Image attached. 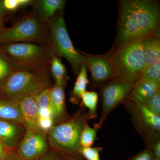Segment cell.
<instances>
[{
	"label": "cell",
	"instance_id": "4dcf8cb0",
	"mask_svg": "<svg viewBox=\"0 0 160 160\" xmlns=\"http://www.w3.org/2000/svg\"><path fill=\"white\" fill-rule=\"evenodd\" d=\"M6 12L3 8L2 0H0V29L5 26Z\"/></svg>",
	"mask_w": 160,
	"mask_h": 160
},
{
	"label": "cell",
	"instance_id": "4316f807",
	"mask_svg": "<svg viewBox=\"0 0 160 160\" xmlns=\"http://www.w3.org/2000/svg\"><path fill=\"white\" fill-rule=\"evenodd\" d=\"M102 150V148L99 146L82 147L80 149V154L85 160H101L100 153Z\"/></svg>",
	"mask_w": 160,
	"mask_h": 160
},
{
	"label": "cell",
	"instance_id": "484cf974",
	"mask_svg": "<svg viewBox=\"0 0 160 160\" xmlns=\"http://www.w3.org/2000/svg\"><path fill=\"white\" fill-rule=\"evenodd\" d=\"M32 0H2L3 8L6 12H13L24 7L31 5Z\"/></svg>",
	"mask_w": 160,
	"mask_h": 160
},
{
	"label": "cell",
	"instance_id": "836d02e7",
	"mask_svg": "<svg viewBox=\"0 0 160 160\" xmlns=\"http://www.w3.org/2000/svg\"><path fill=\"white\" fill-rule=\"evenodd\" d=\"M62 153L66 160H85L83 158H81L65 154V153H62Z\"/></svg>",
	"mask_w": 160,
	"mask_h": 160
},
{
	"label": "cell",
	"instance_id": "44dd1931",
	"mask_svg": "<svg viewBox=\"0 0 160 160\" xmlns=\"http://www.w3.org/2000/svg\"><path fill=\"white\" fill-rule=\"evenodd\" d=\"M50 69L55 84L65 88L67 81L69 78L67 76V69L60 58L55 54L50 63Z\"/></svg>",
	"mask_w": 160,
	"mask_h": 160
},
{
	"label": "cell",
	"instance_id": "e0dca14e",
	"mask_svg": "<svg viewBox=\"0 0 160 160\" xmlns=\"http://www.w3.org/2000/svg\"><path fill=\"white\" fill-rule=\"evenodd\" d=\"M159 90H160V84L140 79L133 85L127 100L143 104Z\"/></svg>",
	"mask_w": 160,
	"mask_h": 160
},
{
	"label": "cell",
	"instance_id": "3957f363",
	"mask_svg": "<svg viewBox=\"0 0 160 160\" xmlns=\"http://www.w3.org/2000/svg\"><path fill=\"white\" fill-rule=\"evenodd\" d=\"M143 38L129 40L110 50V62L116 77L132 86L145 68Z\"/></svg>",
	"mask_w": 160,
	"mask_h": 160
},
{
	"label": "cell",
	"instance_id": "8992f818",
	"mask_svg": "<svg viewBox=\"0 0 160 160\" xmlns=\"http://www.w3.org/2000/svg\"><path fill=\"white\" fill-rule=\"evenodd\" d=\"M50 34V45L58 58H65L77 76L81 68L86 65L85 57L75 48L66 28L62 11H59L46 22Z\"/></svg>",
	"mask_w": 160,
	"mask_h": 160
},
{
	"label": "cell",
	"instance_id": "ffe728a7",
	"mask_svg": "<svg viewBox=\"0 0 160 160\" xmlns=\"http://www.w3.org/2000/svg\"><path fill=\"white\" fill-rule=\"evenodd\" d=\"M86 65L81 68L77 75L73 89L70 92V101L72 104L78 105L81 101L82 94L86 91L89 83Z\"/></svg>",
	"mask_w": 160,
	"mask_h": 160
},
{
	"label": "cell",
	"instance_id": "7a4b0ae2",
	"mask_svg": "<svg viewBox=\"0 0 160 160\" xmlns=\"http://www.w3.org/2000/svg\"><path fill=\"white\" fill-rule=\"evenodd\" d=\"M0 51L17 70L29 71L49 68L54 55L50 45L35 43H0Z\"/></svg>",
	"mask_w": 160,
	"mask_h": 160
},
{
	"label": "cell",
	"instance_id": "2e32d148",
	"mask_svg": "<svg viewBox=\"0 0 160 160\" xmlns=\"http://www.w3.org/2000/svg\"><path fill=\"white\" fill-rule=\"evenodd\" d=\"M66 3V1L64 0L34 1V11L32 12L39 21L46 23L47 21L54 17L58 12L62 10Z\"/></svg>",
	"mask_w": 160,
	"mask_h": 160
},
{
	"label": "cell",
	"instance_id": "8fae6325",
	"mask_svg": "<svg viewBox=\"0 0 160 160\" xmlns=\"http://www.w3.org/2000/svg\"><path fill=\"white\" fill-rule=\"evenodd\" d=\"M82 54L85 57L86 68L91 73V86L93 89L116 78L110 62L111 51L103 55Z\"/></svg>",
	"mask_w": 160,
	"mask_h": 160
},
{
	"label": "cell",
	"instance_id": "d6986e66",
	"mask_svg": "<svg viewBox=\"0 0 160 160\" xmlns=\"http://www.w3.org/2000/svg\"><path fill=\"white\" fill-rule=\"evenodd\" d=\"M0 119L26 125L18 102L9 99L0 98Z\"/></svg>",
	"mask_w": 160,
	"mask_h": 160
},
{
	"label": "cell",
	"instance_id": "4fadbf2b",
	"mask_svg": "<svg viewBox=\"0 0 160 160\" xmlns=\"http://www.w3.org/2000/svg\"><path fill=\"white\" fill-rule=\"evenodd\" d=\"M38 108L39 128L48 133L54 126L50 96V88L45 89L35 96Z\"/></svg>",
	"mask_w": 160,
	"mask_h": 160
},
{
	"label": "cell",
	"instance_id": "1f68e13d",
	"mask_svg": "<svg viewBox=\"0 0 160 160\" xmlns=\"http://www.w3.org/2000/svg\"><path fill=\"white\" fill-rule=\"evenodd\" d=\"M3 160H22L15 150H11L7 153Z\"/></svg>",
	"mask_w": 160,
	"mask_h": 160
},
{
	"label": "cell",
	"instance_id": "83f0119b",
	"mask_svg": "<svg viewBox=\"0 0 160 160\" xmlns=\"http://www.w3.org/2000/svg\"><path fill=\"white\" fill-rule=\"evenodd\" d=\"M143 104L152 113L160 116V90Z\"/></svg>",
	"mask_w": 160,
	"mask_h": 160
},
{
	"label": "cell",
	"instance_id": "9a60e30c",
	"mask_svg": "<svg viewBox=\"0 0 160 160\" xmlns=\"http://www.w3.org/2000/svg\"><path fill=\"white\" fill-rule=\"evenodd\" d=\"M22 112L26 130L40 129L38 124V108L35 96H26L17 101Z\"/></svg>",
	"mask_w": 160,
	"mask_h": 160
},
{
	"label": "cell",
	"instance_id": "ac0fdd59",
	"mask_svg": "<svg viewBox=\"0 0 160 160\" xmlns=\"http://www.w3.org/2000/svg\"><path fill=\"white\" fill-rule=\"evenodd\" d=\"M145 68L160 61V32L143 38Z\"/></svg>",
	"mask_w": 160,
	"mask_h": 160
},
{
	"label": "cell",
	"instance_id": "cb8c5ba5",
	"mask_svg": "<svg viewBox=\"0 0 160 160\" xmlns=\"http://www.w3.org/2000/svg\"><path fill=\"white\" fill-rule=\"evenodd\" d=\"M140 79L160 84V61L144 68Z\"/></svg>",
	"mask_w": 160,
	"mask_h": 160
},
{
	"label": "cell",
	"instance_id": "5bb4252c",
	"mask_svg": "<svg viewBox=\"0 0 160 160\" xmlns=\"http://www.w3.org/2000/svg\"><path fill=\"white\" fill-rule=\"evenodd\" d=\"M50 96L54 123L57 125L68 119L64 87L55 84L50 88Z\"/></svg>",
	"mask_w": 160,
	"mask_h": 160
},
{
	"label": "cell",
	"instance_id": "6da1fadb",
	"mask_svg": "<svg viewBox=\"0 0 160 160\" xmlns=\"http://www.w3.org/2000/svg\"><path fill=\"white\" fill-rule=\"evenodd\" d=\"M160 22L159 6L155 1H120L117 32L113 48L129 40L159 32Z\"/></svg>",
	"mask_w": 160,
	"mask_h": 160
},
{
	"label": "cell",
	"instance_id": "d6a6232c",
	"mask_svg": "<svg viewBox=\"0 0 160 160\" xmlns=\"http://www.w3.org/2000/svg\"><path fill=\"white\" fill-rule=\"evenodd\" d=\"M11 150H8L0 141V160H3L7 153Z\"/></svg>",
	"mask_w": 160,
	"mask_h": 160
},
{
	"label": "cell",
	"instance_id": "f546056e",
	"mask_svg": "<svg viewBox=\"0 0 160 160\" xmlns=\"http://www.w3.org/2000/svg\"><path fill=\"white\" fill-rule=\"evenodd\" d=\"M39 160H66L62 153L59 154L57 152H46L40 158Z\"/></svg>",
	"mask_w": 160,
	"mask_h": 160
},
{
	"label": "cell",
	"instance_id": "d4e9b609",
	"mask_svg": "<svg viewBox=\"0 0 160 160\" xmlns=\"http://www.w3.org/2000/svg\"><path fill=\"white\" fill-rule=\"evenodd\" d=\"M16 70L7 58L0 51V83Z\"/></svg>",
	"mask_w": 160,
	"mask_h": 160
},
{
	"label": "cell",
	"instance_id": "f1b7e54d",
	"mask_svg": "<svg viewBox=\"0 0 160 160\" xmlns=\"http://www.w3.org/2000/svg\"><path fill=\"white\" fill-rule=\"evenodd\" d=\"M126 160H155L151 151L146 148Z\"/></svg>",
	"mask_w": 160,
	"mask_h": 160
},
{
	"label": "cell",
	"instance_id": "603a6c76",
	"mask_svg": "<svg viewBox=\"0 0 160 160\" xmlns=\"http://www.w3.org/2000/svg\"><path fill=\"white\" fill-rule=\"evenodd\" d=\"M98 130L95 126L91 127L88 123L86 124L80 137V144L81 147H92L93 146L96 140L97 139V135Z\"/></svg>",
	"mask_w": 160,
	"mask_h": 160
},
{
	"label": "cell",
	"instance_id": "277c9868",
	"mask_svg": "<svg viewBox=\"0 0 160 160\" xmlns=\"http://www.w3.org/2000/svg\"><path fill=\"white\" fill-rule=\"evenodd\" d=\"M49 69L36 71L15 70L0 83V98L17 101L25 97L36 96L51 88Z\"/></svg>",
	"mask_w": 160,
	"mask_h": 160
},
{
	"label": "cell",
	"instance_id": "52a82bcc",
	"mask_svg": "<svg viewBox=\"0 0 160 160\" xmlns=\"http://www.w3.org/2000/svg\"><path fill=\"white\" fill-rule=\"evenodd\" d=\"M29 42L50 45V34L46 23L31 12L9 27L0 29V43Z\"/></svg>",
	"mask_w": 160,
	"mask_h": 160
},
{
	"label": "cell",
	"instance_id": "30bf717a",
	"mask_svg": "<svg viewBox=\"0 0 160 160\" xmlns=\"http://www.w3.org/2000/svg\"><path fill=\"white\" fill-rule=\"evenodd\" d=\"M49 145L47 132L41 129L26 130L17 152L22 160H36L47 152Z\"/></svg>",
	"mask_w": 160,
	"mask_h": 160
},
{
	"label": "cell",
	"instance_id": "ba28073f",
	"mask_svg": "<svg viewBox=\"0 0 160 160\" xmlns=\"http://www.w3.org/2000/svg\"><path fill=\"white\" fill-rule=\"evenodd\" d=\"M123 105L131 115L132 124L142 137L146 148L160 141V116L152 113L143 104L126 100Z\"/></svg>",
	"mask_w": 160,
	"mask_h": 160
},
{
	"label": "cell",
	"instance_id": "9c48e42d",
	"mask_svg": "<svg viewBox=\"0 0 160 160\" xmlns=\"http://www.w3.org/2000/svg\"><path fill=\"white\" fill-rule=\"evenodd\" d=\"M102 114L99 121L94 126L101 129L108 116L118 106L127 100L133 86L115 78L99 86Z\"/></svg>",
	"mask_w": 160,
	"mask_h": 160
},
{
	"label": "cell",
	"instance_id": "7402d4cb",
	"mask_svg": "<svg viewBox=\"0 0 160 160\" xmlns=\"http://www.w3.org/2000/svg\"><path fill=\"white\" fill-rule=\"evenodd\" d=\"M99 94L94 91H86L82 94L81 98V106L89 109L88 113L90 120L97 118V106Z\"/></svg>",
	"mask_w": 160,
	"mask_h": 160
},
{
	"label": "cell",
	"instance_id": "5b68a950",
	"mask_svg": "<svg viewBox=\"0 0 160 160\" xmlns=\"http://www.w3.org/2000/svg\"><path fill=\"white\" fill-rule=\"evenodd\" d=\"M90 120L83 107L72 117L52 126L48 134L49 144L55 150L83 158L80 154V137Z\"/></svg>",
	"mask_w": 160,
	"mask_h": 160
},
{
	"label": "cell",
	"instance_id": "7c38bea8",
	"mask_svg": "<svg viewBox=\"0 0 160 160\" xmlns=\"http://www.w3.org/2000/svg\"><path fill=\"white\" fill-rule=\"evenodd\" d=\"M25 132L23 125L0 119V141L8 150H14L18 147Z\"/></svg>",
	"mask_w": 160,
	"mask_h": 160
}]
</instances>
